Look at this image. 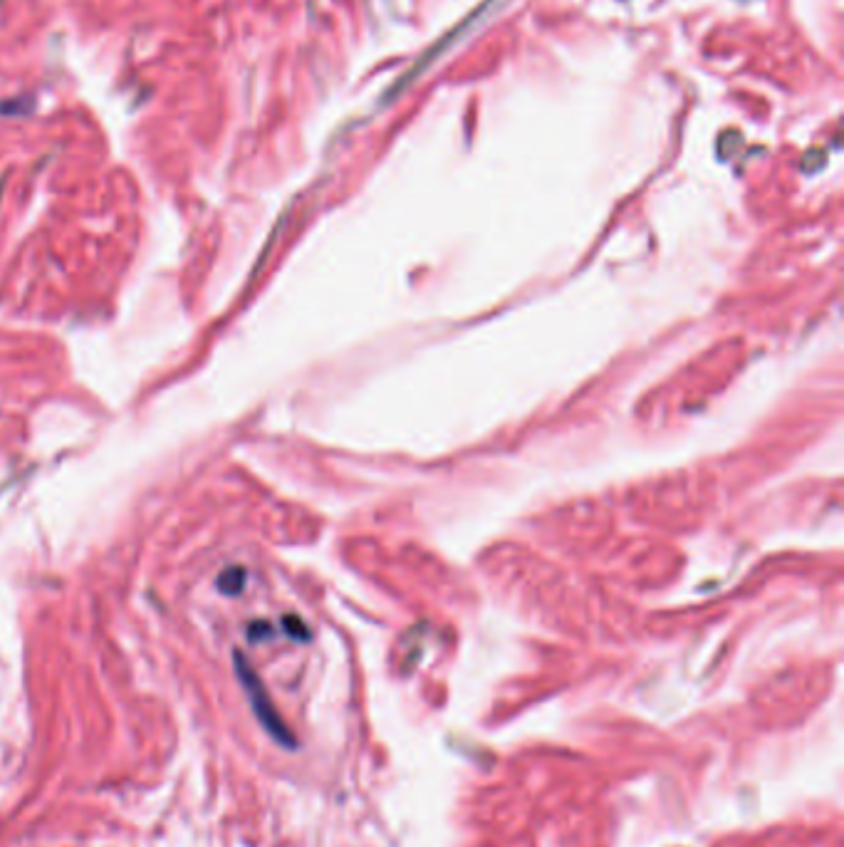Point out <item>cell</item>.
Segmentation results:
<instances>
[{
    "mask_svg": "<svg viewBox=\"0 0 844 847\" xmlns=\"http://www.w3.org/2000/svg\"><path fill=\"white\" fill-rule=\"evenodd\" d=\"M505 3H508V0H483V3H481V5H478V8H476V10H473V13H468V15H466V18H463V20H461V23H456V25H453V28H451V30H448V33L444 35V38H441V40H436V43H434V45H431V48H429V50H426V53H424V55H421V57H419V60H416V62H414V65H411V67H409V70H406V72H404V75H401V77H399V80H397V82H394V85H392V87H389V90H387V92H384V100H382V102H384V105H389V102H394V100H397V97L401 95V92H404V90H406V87H411V85H414V82H416V80H419V77H421V75H424V72H426V70H429V67H431V65H434V62H436V60H439V57H441V55H444V53H446V50H451V48H453V45H456V43H458V40H461V38H466V35H468V33H471V30H473V28H476V25H481V23H483V20H486V18H491V15H493V13H496V10L500 8V5H505Z\"/></svg>",
    "mask_w": 844,
    "mask_h": 847,
    "instance_id": "6da1fadb",
    "label": "cell"
},
{
    "mask_svg": "<svg viewBox=\"0 0 844 847\" xmlns=\"http://www.w3.org/2000/svg\"><path fill=\"white\" fill-rule=\"evenodd\" d=\"M218 587H221V590H226L228 595H236L238 590H243V573H241V570H228L226 575H221V578H218Z\"/></svg>",
    "mask_w": 844,
    "mask_h": 847,
    "instance_id": "3957f363",
    "label": "cell"
},
{
    "mask_svg": "<svg viewBox=\"0 0 844 847\" xmlns=\"http://www.w3.org/2000/svg\"><path fill=\"white\" fill-rule=\"evenodd\" d=\"M236 672H238V679H241L243 689L248 691L250 706H253L255 716H258V721L263 724V729L268 731V734L273 736V739L278 743L293 748L295 746L293 734H290V729L285 726V721L280 719V714L275 711L273 701H270L268 691H265L263 682L258 679V674L253 672V667H250V664L246 662V657H243V654H238V652H236Z\"/></svg>",
    "mask_w": 844,
    "mask_h": 847,
    "instance_id": "7a4b0ae2",
    "label": "cell"
}]
</instances>
